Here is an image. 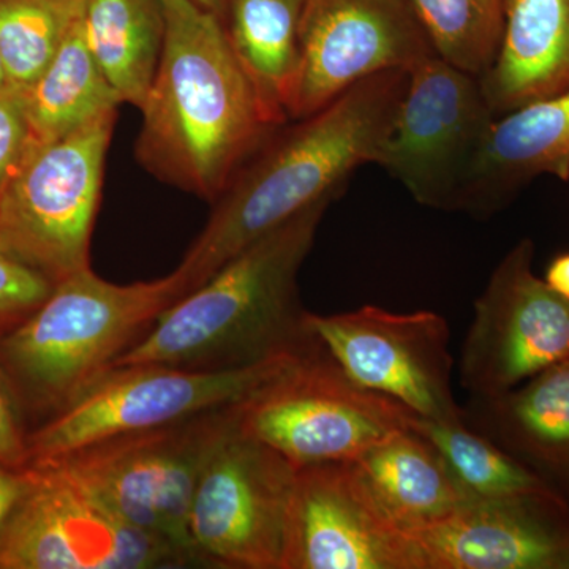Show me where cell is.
Wrapping results in <instances>:
<instances>
[{
  "label": "cell",
  "instance_id": "f1b7e54d",
  "mask_svg": "<svg viewBox=\"0 0 569 569\" xmlns=\"http://www.w3.org/2000/svg\"><path fill=\"white\" fill-rule=\"evenodd\" d=\"M31 144V132L20 99L11 91H0V189L20 164Z\"/></svg>",
  "mask_w": 569,
  "mask_h": 569
},
{
  "label": "cell",
  "instance_id": "d6a6232c",
  "mask_svg": "<svg viewBox=\"0 0 569 569\" xmlns=\"http://www.w3.org/2000/svg\"><path fill=\"white\" fill-rule=\"evenodd\" d=\"M0 91H10L6 69H3L2 56H0Z\"/></svg>",
  "mask_w": 569,
  "mask_h": 569
},
{
  "label": "cell",
  "instance_id": "e0dca14e",
  "mask_svg": "<svg viewBox=\"0 0 569 569\" xmlns=\"http://www.w3.org/2000/svg\"><path fill=\"white\" fill-rule=\"evenodd\" d=\"M545 174L569 181V91L523 104L493 121L460 211L492 216Z\"/></svg>",
  "mask_w": 569,
  "mask_h": 569
},
{
  "label": "cell",
  "instance_id": "f546056e",
  "mask_svg": "<svg viewBox=\"0 0 569 569\" xmlns=\"http://www.w3.org/2000/svg\"><path fill=\"white\" fill-rule=\"evenodd\" d=\"M31 467L13 468L0 463V533L6 529L14 509L31 489Z\"/></svg>",
  "mask_w": 569,
  "mask_h": 569
},
{
  "label": "cell",
  "instance_id": "ba28073f",
  "mask_svg": "<svg viewBox=\"0 0 569 569\" xmlns=\"http://www.w3.org/2000/svg\"><path fill=\"white\" fill-rule=\"evenodd\" d=\"M301 351L238 369L114 367L77 402L29 432V466L69 455L104 438L157 429L233 407Z\"/></svg>",
  "mask_w": 569,
  "mask_h": 569
},
{
  "label": "cell",
  "instance_id": "30bf717a",
  "mask_svg": "<svg viewBox=\"0 0 569 569\" xmlns=\"http://www.w3.org/2000/svg\"><path fill=\"white\" fill-rule=\"evenodd\" d=\"M496 119L479 78L433 56L408 71L406 96L378 167L417 203L460 211Z\"/></svg>",
  "mask_w": 569,
  "mask_h": 569
},
{
  "label": "cell",
  "instance_id": "603a6c76",
  "mask_svg": "<svg viewBox=\"0 0 569 569\" xmlns=\"http://www.w3.org/2000/svg\"><path fill=\"white\" fill-rule=\"evenodd\" d=\"M82 11L50 66L17 93L31 142L54 140L122 104L89 48Z\"/></svg>",
  "mask_w": 569,
  "mask_h": 569
},
{
  "label": "cell",
  "instance_id": "6da1fadb",
  "mask_svg": "<svg viewBox=\"0 0 569 569\" xmlns=\"http://www.w3.org/2000/svg\"><path fill=\"white\" fill-rule=\"evenodd\" d=\"M407 84L408 71H383L279 127L213 201L208 223L178 266L189 293L257 239L310 206L335 200L359 167L378 164Z\"/></svg>",
  "mask_w": 569,
  "mask_h": 569
},
{
  "label": "cell",
  "instance_id": "484cf974",
  "mask_svg": "<svg viewBox=\"0 0 569 569\" xmlns=\"http://www.w3.org/2000/svg\"><path fill=\"white\" fill-rule=\"evenodd\" d=\"M433 51L445 62L481 77L503 37V0H411Z\"/></svg>",
  "mask_w": 569,
  "mask_h": 569
},
{
  "label": "cell",
  "instance_id": "d4e9b609",
  "mask_svg": "<svg viewBox=\"0 0 569 569\" xmlns=\"http://www.w3.org/2000/svg\"><path fill=\"white\" fill-rule=\"evenodd\" d=\"M86 0H0V56L10 91L21 93L50 66Z\"/></svg>",
  "mask_w": 569,
  "mask_h": 569
},
{
  "label": "cell",
  "instance_id": "d6986e66",
  "mask_svg": "<svg viewBox=\"0 0 569 569\" xmlns=\"http://www.w3.org/2000/svg\"><path fill=\"white\" fill-rule=\"evenodd\" d=\"M496 61L479 77L496 118L569 91V0H503Z\"/></svg>",
  "mask_w": 569,
  "mask_h": 569
},
{
  "label": "cell",
  "instance_id": "277c9868",
  "mask_svg": "<svg viewBox=\"0 0 569 569\" xmlns=\"http://www.w3.org/2000/svg\"><path fill=\"white\" fill-rule=\"evenodd\" d=\"M187 293L179 268L119 284L89 266L54 283L31 316L0 336V362L26 421H48L77 402Z\"/></svg>",
  "mask_w": 569,
  "mask_h": 569
},
{
  "label": "cell",
  "instance_id": "9a60e30c",
  "mask_svg": "<svg viewBox=\"0 0 569 569\" xmlns=\"http://www.w3.org/2000/svg\"><path fill=\"white\" fill-rule=\"evenodd\" d=\"M280 569H421L355 460L296 468Z\"/></svg>",
  "mask_w": 569,
  "mask_h": 569
},
{
  "label": "cell",
  "instance_id": "4316f807",
  "mask_svg": "<svg viewBox=\"0 0 569 569\" xmlns=\"http://www.w3.org/2000/svg\"><path fill=\"white\" fill-rule=\"evenodd\" d=\"M54 283L29 266L0 252V336L31 316Z\"/></svg>",
  "mask_w": 569,
  "mask_h": 569
},
{
  "label": "cell",
  "instance_id": "4fadbf2b",
  "mask_svg": "<svg viewBox=\"0 0 569 569\" xmlns=\"http://www.w3.org/2000/svg\"><path fill=\"white\" fill-rule=\"evenodd\" d=\"M535 244L520 239L475 302L460 355V385L489 397L569 359V299L533 272Z\"/></svg>",
  "mask_w": 569,
  "mask_h": 569
},
{
  "label": "cell",
  "instance_id": "5bb4252c",
  "mask_svg": "<svg viewBox=\"0 0 569 569\" xmlns=\"http://www.w3.org/2000/svg\"><path fill=\"white\" fill-rule=\"evenodd\" d=\"M433 56L411 0H306L288 118H307L366 78L411 71Z\"/></svg>",
  "mask_w": 569,
  "mask_h": 569
},
{
  "label": "cell",
  "instance_id": "83f0119b",
  "mask_svg": "<svg viewBox=\"0 0 569 569\" xmlns=\"http://www.w3.org/2000/svg\"><path fill=\"white\" fill-rule=\"evenodd\" d=\"M29 432L20 403L0 362V463L29 467Z\"/></svg>",
  "mask_w": 569,
  "mask_h": 569
},
{
  "label": "cell",
  "instance_id": "3957f363",
  "mask_svg": "<svg viewBox=\"0 0 569 569\" xmlns=\"http://www.w3.org/2000/svg\"><path fill=\"white\" fill-rule=\"evenodd\" d=\"M331 203L310 206L234 254L211 279L168 307L111 369H238L309 347L316 337L306 326L298 274Z\"/></svg>",
  "mask_w": 569,
  "mask_h": 569
},
{
  "label": "cell",
  "instance_id": "8992f818",
  "mask_svg": "<svg viewBox=\"0 0 569 569\" xmlns=\"http://www.w3.org/2000/svg\"><path fill=\"white\" fill-rule=\"evenodd\" d=\"M234 417L247 436L299 468L355 460L408 429L415 415L355 383L316 339L236 403Z\"/></svg>",
  "mask_w": 569,
  "mask_h": 569
},
{
  "label": "cell",
  "instance_id": "7c38bea8",
  "mask_svg": "<svg viewBox=\"0 0 569 569\" xmlns=\"http://www.w3.org/2000/svg\"><path fill=\"white\" fill-rule=\"evenodd\" d=\"M306 326L359 387L395 400L417 417L462 418L452 392L451 335L438 313L362 306L332 316L307 312Z\"/></svg>",
  "mask_w": 569,
  "mask_h": 569
},
{
  "label": "cell",
  "instance_id": "ffe728a7",
  "mask_svg": "<svg viewBox=\"0 0 569 569\" xmlns=\"http://www.w3.org/2000/svg\"><path fill=\"white\" fill-rule=\"evenodd\" d=\"M355 462L380 507L407 533L447 519L468 501L438 449L411 425Z\"/></svg>",
  "mask_w": 569,
  "mask_h": 569
},
{
  "label": "cell",
  "instance_id": "52a82bcc",
  "mask_svg": "<svg viewBox=\"0 0 569 569\" xmlns=\"http://www.w3.org/2000/svg\"><path fill=\"white\" fill-rule=\"evenodd\" d=\"M234 407V406H233ZM233 407L174 425L123 433L50 460L134 529L162 539L197 567L189 512L194 486Z\"/></svg>",
  "mask_w": 569,
  "mask_h": 569
},
{
  "label": "cell",
  "instance_id": "5b68a950",
  "mask_svg": "<svg viewBox=\"0 0 569 569\" xmlns=\"http://www.w3.org/2000/svg\"><path fill=\"white\" fill-rule=\"evenodd\" d=\"M118 110L31 142L0 189V252L52 283L91 266L93 224Z\"/></svg>",
  "mask_w": 569,
  "mask_h": 569
},
{
  "label": "cell",
  "instance_id": "7a4b0ae2",
  "mask_svg": "<svg viewBox=\"0 0 569 569\" xmlns=\"http://www.w3.org/2000/svg\"><path fill=\"white\" fill-rule=\"evenodd\" d=\"M167 39L144 107L137 159L206 201L279 127L269 121L219 17L194 0H163Z\"/></svg>",
  "mask_w": 569,
  "mask_h": 569
},
{
  "label": "cell",
  "instance_id": "9c48e42d",
  "mask_svg": "<svg viewBox=\"0 0 569 569\" xmlns=\"http://www.w3.org/2000/svg\"><path fill=\"white\" fill-rule=\"evenodd\" d=\"M296 467L231 418L209 451L189 512L197 567L280 569Z\"/></svg>",
  "mask_w": 569,
  "mask_h": 569
},
{
  "label": "cell",
  "instance_id": "2e32d148",
  "mask_svg": "<svg viewBox=\"0 0 569 569\" xmlns=\"http://www.w3.org/2000/svg\"><path fill=\"white\" fill-rule=\"evenodd\" d=\"M408 535L421 569H569V503L557 493L467 501Z\"/></svg>",
  "mask_w": 569,
  "mask_h": 569
},
{
  "label": "cell",
  "instance_id": "7402d4cb",
  "mask_svg": "<svg viewBox=\"0 0 569 569\" xmlns=\"http://www.w3.org/2000/svg\"><path fill=\"white\" fill-rule=\"evenodd\" d=\"M86 40L122 103L144 107L167 39L163 0H86Z\"/></svg>",
  "mask_w": 569,
  "mask_h": 569
},
{
  "label": "cell",
  "instance_id": "4dcf8cb0",
  "mask_svg": "<svg viewBox=\"0 0 569 569\" xmlns=\"http://www.w3.org/2000/svg\"><path fill=\"white\" fill-rule=\"evenodd\" d=\"M545 282L561 298L569 299V253H561L550 261Z\"/></svg>",
  "mask_w": 569,
  "mask_h": 569
},
{
  "label": "cell",
  "instance_id": "ac0fdd59",
  "mask_svg": "<svg viewBox=\"0 0 569 569\" xmlns=\"http://www.w3.org/2000/svg\"><path fill=\"white\" fill-rule=\"evenodd\" d=\"M462 418L569 503V359L501 395L470 397Z\"/></svg>",
  "mask_w": 569,
  "mask_h": 569
},
{
  "label": "cell",
  "instance_id": "44dd1931",
  "mask_svg": "<svg viewBox=\"0 0 569 569\" xmlns=\"http://www.w3.org/2000/svg\"><path fill=\"white\" fill-rule=\"evenodd\" d=\"M305 6L306 0H222L217 13L234 58L277 127L290 122Z\"/></svg>",
  "mask_w": 569,
  "mask_h": 569
},
{
  "label": "cell",
  "instance_id": "8fae6325",
  "mask_svg": "<svg viewBox=\"0 0 569 569\" xmlns=\"http://www.w3.org/2000/svg\"><path fill=\"white\" fill-rule=\"evenodd\" d=\"M0 533V569L190 568L162 539L134 529L48 463Z\"/></svg>",
  "mask_w": 569,
  "mask_h": 569
},
{
  "label": "cell",
  "instance_id": "cb8c5ba5",
  "mask_svg": "<svg viewBox=\"0 0 569 569\" xmlns=\"http://www.w3.org/2000/svg\"><path fill=\"white\" fill-rule=\"evenodd\" d=\"M411 427L438 449L468 501L557 493L463 418L437 421L415 415Z\"/></svg>",
  "mask_w": 569,
  "mask_h": 569
},
{
  "label": "cell",
  "instance_id": "1f68e13d",
  "mask_svg": "<svg viewBox=\"0 0 569 569\" xmlns=\"http://www.w3.org/2000/svg\"><path fill=\"white\" fill-rule=\"evenodd\" d=\"M194 2L200 3L204 9L213 11V13H219L220 7H222V0H194Z\"/></svg>",
  "mask_w": 569,
  "mask_h": 569
}]
</instances>
